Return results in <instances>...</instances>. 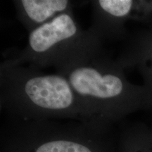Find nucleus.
Returning <instances> with one entry per match:
<instances>
[{
  "label": "nucleus",
  "mask_w": 152,
  "mask_h": 152,
  "mask_svg": "<svg viewBox=\"0 0 152 152\" xmlns=\"http://www.w3.org/2000/svg\"><path fill=\"white\" fill-rule=\"evenodd\" d=\"M104 51L103 42L83 29L71 10L29 33L26 47L7 60L37 69L52 66L60 73Z\"/></svg>",
  "instance_id": "20e7f679"
},
{
  "label": "nucleus",
  "mask_w": 152,
  "mask_h": 152,
  "mask_svg": "<svg viewBox=\"0 0 152 152\" xmlns=\"http://www.w3.org/2000/svg\"><path fill=\"white\" fill-rule=\"evenodd\" d=\"M151 129H152V128H151Z\"/></svg>",
  "instance_id": "1a4fd4ad"
},
{
  "label": "nucleus",
  "mask_w": 152,
  "mask_h": 152,
  "mask_svg": "<svg viewBox=\"0 0 152 152\" xmlns=\"http://www.w3.org/2000/svg\"><path fill=\"white\" fill-rule=\"evenodd\" d=\"M113 125L58 120H9L1 133L0 152H115Z\"/></svg>",
  "instance_id": "7ed1b4c3"
},
{
  "label": "nucleus",
  "mask_w": 152,
  "mask_h": 152,
  "mask_svg": "<svg viewBox=\"0 0 152 152\" xmlns=\"http://www.w3.org/2000/svg\"><path fill=\"white\" fill-rule=\"evenodd\" d=\"M118 152H152V129L142 123L128 125L118 137Z\"/></svg>",
  "instance_id": "6e6552de"
},
{
  "label": "nucleus",
  "mask_w": 152,
  "mask_h": 152,
  "mask_svg": "<svg viewBox=\"0 0 152 152\" xmlns=\"http://www.w3.org/2000/svg\"><path fill=\"white\" fill-rule=\"evenodd\" d=\"M0 109L9 120L16 121L105 123L94 117L64 75L44 73L7 59L0 66Z\"/></svg>",
  "instance_id": "f257e3e1"
},
{
  "label": "nucleus",
  "mask_w": 152,
  "mask_h": 152,
  "mask_svg": "<svg viewBox=\"0 0 152 152\" xmlns=\"http://www.w3.org/2000/svg\"><path fill=\"white\" fill-rule=\"evenodd\" d=\"M116 61L123 69L138 68L144 78V86L152 92V30L135 37Z\"/></svg>",
  "instance_id": "0eeeda50"
},
{
  "label": "nucleus",
  "mask_w": 152,
  "mask_h": 152,
  "mask_svg": "<svg viewBox=\"0 0 152 152\" xmlns=\"http://www.w3.org/2000/svg\"><path fill=\"white\" fill-rule=\"evenodd\" d=\"M92 5V23L89 28L91 31L103 42L123 39L126 34L125 23L132 17L136 1L94 0Z\"/></svg>",
  "instance_id": "39448f33"
},
{
  "label": "nucleus",
  "mask_w": 152,
  "mask_h": 152,
  "mask_svg": "<svg viewBox=\"0 0 152 152\" xmlns=\"http://www.w3.org/2000/svg\"><path fill=\"white\" fill-rule=\"evenodd\" d=\"M74 1L68 0H16V18L29 33L73 10Z\"/></svg>",
  "instance_id": "423d86ee"
},
{
  "label": "nucleus",
  "mask_w": 152,
  "mask_h": 152,
  "mask_svg": "<svg viewBox=\"0 0 152 152\" xmlns=\"http://www.w3.org/2000/svg\"><path fill=\"white\" fill-rule=\"evenodd\" d=\"M124 69L104 51L60 73L94 118L113 125L129 113L152 108V92L133 85Z\"/></svg>",
  "instance_id": "f03ea898"
}]
</instances>
